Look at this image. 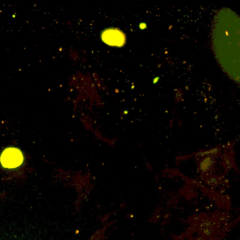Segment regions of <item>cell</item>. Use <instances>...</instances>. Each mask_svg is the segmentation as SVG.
Instances as JSON below:
<instances>
[{
  "label": "cell",
  "mask_w": 240,
  "mask_h": 240,
  "mask_svg": "<svg viewBox=\"0 0 240 240\" xmlns=\"http://www.w3.org/2000/svg\"><path fill=\"white\" fill-rule=\"evenodd\" d=\"M211 158L208 157V158H206V159H205L202 162V164L200 165L201 169L203 171L207 170V169L209 168L208 166H211Z\"/></svg>",
  "instance_id": "3957f363"
},
{
  "label": "cell",
  "mask_w": 240,
  "mask_h": 240,
  "mask_svg": "<svg viewBox=\"0 0 240 240\" xmlns=\"http://www.w3.org/2000/svg\"><path fill=\"white\" fill-rule=\"evenodd\" d=\"M0 161L2 166L6 169H15L22 164L24 156L21 151L18 149L8 148L2 153Z\"/></svg>",
  "instance_id": "6da1fadb"
},
{
  "label": "cell",
  "mask_w": 240,
  "mask_h": 240,
  "mask_svg": "<svg viewBox=\"0 0 240 240\" xmlns=\"http://www.w3.org/2000/svg\"><path fill=\"white\" fill-rule=\"evenodd\" d=\"M102 38L104 42L112 46L122 47L126 41L124 34L115 28H109L104 31L102 33Z\"/></svg>",
  "instance_id": "7a4b0ae2"
}]
</instances>
